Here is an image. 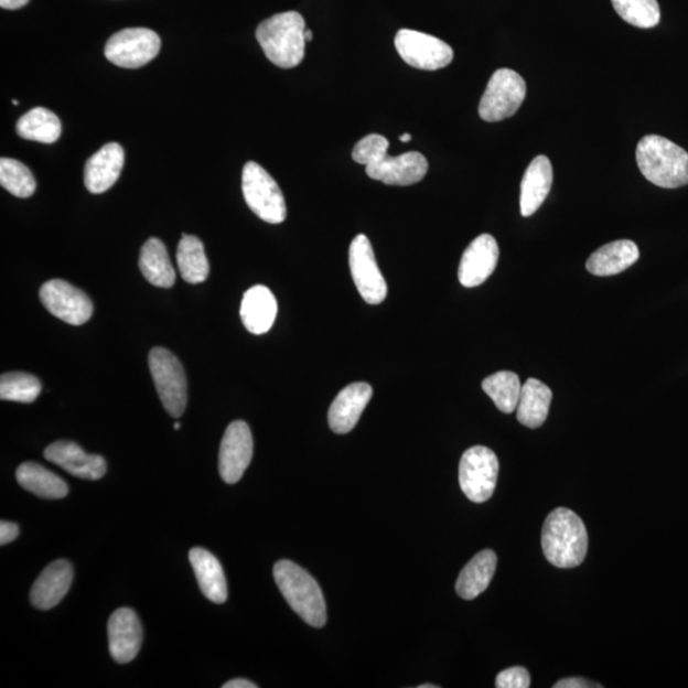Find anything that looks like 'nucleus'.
Returning a JSON list of instances; mask_svg holds the SVG:
<instances>
[{
	"label": "nucleus",
	"mask_w": 688,
	"mask_h": 688,
	"mask_svg": "<svg viewBox=\"0 0 688 688\" xmlns=\"http://www.w3.org/2000/svg\"><path fill=\"white\" fill-rule=\"evenodd\" d=\"M419 688H438L436 685H421Z\"/></svg>",
	"instance_id": "42"
},
{
	"label": "nucleus",
	"mask_w": 688,
	"mask_h": 688,
	"mask_svg": "<svg viewBox=\"0 0 688 688\" xmlns=\"http://www.w3.org/2000/svg\"><path fill=\"white\" fill-rule=\"evenodd\" d=\"M243 194L248 207L268 224H282L287 216L284 196L268 172L249 161L243 170Z\"/></svg>",
	"instance_id": "6"
},
{
	"label": "nucleus",
	"mask_w": 688,
	"mask_h": 688,
	"mask_svg": "<svg viewBox=\"0 0 688 688\" xmlns=\"http://www.w3.org/2000/svg\"><path fill=\"white\" fill-rule=\"evenodd\" d=\"M149 362L163 407L170 416L179 419L187 401V383L182 364L169 350L162 347L151 351Z\"/></svg>",
	"instance_id": "8"
},
{
	"label": "nucleus",
	"mask_w": 688,
	"mask_h": 688,
	"mask_svg": "<svg viewBox=\"0 0 688 688\" xmlns=\"http://www.w3.org/2000/svg\"><path fill=\"white\" fill-rule=\"evenodd\" d=\"M29 2L30 0H0V7H2L3 10L14 11L20 10V8L26 6Z\"/></svg>",
	"instance_id": "38"
},
{
	"label": "nucleus",
	"mask_w": 688,
	"mask_h": 688,
	"mask_svg": "<svg viewBox=\"0 0 688 688\" xmlns=\"http://www.w3.org/2000/svg\"><path fill=\"white\" fill-rule=\"evenodd\" d=\"M12 104L13 105H19L20 103L18 100H13Z\"/></svg>",
	"instance_id": "44"
},
{
	"label": "nucleus",
	"mask_w": 688,
	"mask_h": 688,
	"mask_svg": "<svg viewBox=\"0 0 688 688\" xmlns=\"http://www.w3.org/2000/svg\"><path fill=\"white\" fill-rule=\"evenodd\" d=\"M372 397L373 388L367 383L350 384L333 400L330 408L327 421L331 429L340 436L354 430Z\"/></svg>",
	"instance_id": "18"
},
{
	"label": "nucleus",
	"mask_w": 688,
	"mask_h": 688,
	"mask_svg": "<svg viewBox=\"0 0 688 688\" xmlns=\"http://www.w3.org/2000/svg\"><path fill=\"white\" fill-rule=\"evenodd\" d=\"M499 257L494 236L483 234L465 249L458 269L459 282L469 289L487 281L496 269Z\"/></svg>",
	"instance_id": "15"
},
{
	"label": "nucleus",
	"mask_w": 688,
	"mask_h": 688,
	"mask_svg": "<svg viewBox=\"0 0 688 688\" xmlns=\"http://www.w3.org/2000/svg\"><path fill=\"white\" fill-rule=\"evenodd\" d=\"M350 268L359 294L367 304L379 305L387 299L388 287L376 264L370 240L357 235L350 247Z\"/></svg>",
	"instance_id": "12"
},
{
	"label": "nucleus",
	"mask_w": 688,
	"mask_h": 688,
	"mask_svg": "<svg viewBox=\"0 0 688 688\" xmlns=\"http://www.w3.org/2000/svg\"><path fill=\"white\" fill-rule=\"evenodd\" d=\"M44 455L49 462L82 480H100L108 470L101 455L87 454L84 449L72 441L54 442L45 449Z\"/></svg>",
	"instance_id": "17"
},
{
	"label": "nucleus",
	"mask_w": 688,
	"mask_h": 688,
	"mask_svg": "<svg viewBox=\"0 0 688 688\" xmlns=\"http://www.w3.org/2000/svg\"><path fill=\"white\" fill-rule=\"evenodd\" d=\"M389 141L380 135L366 136L352 151V158L366 166L368 178L385 185L408 186L420 183L428 174V159L420 152L388 154Z\"/></svg>",
	"instance_id": "1"
},
{
	"label": "nucleus",
	"mask_w": 688,
	"mask_h": 688,
	"mask_svg": "<svg viewBox=\"0 0 688 688\" xmlns=\"http://www.w3.org/2000/svg\"><path fill=\"white\" fill-rule=\"evenodd\" d=\"M180 275L187 283L196 284L207 280L209 261L198 237L183 234L176 252Z\"/></svg>",
	"instance_id": "29"
},
{
	"label": "nucleus",
	"mask_w": 688,
	"mask_h": 688,
	"mask_svg": "<svg viewBox=\"0 0 688 688\" xmlns=\"http://www.w3.org/2000/svg\"><path fill=\"white\" fill-rule=\"evenodd\" d=\"M395 44L401 60L417 69L438 71L453 62L452 46L420 31L399 30Z\"/></svg>",
	"instance_id": "11"
},
{
	"label": "nucleus",
	"mask_w": 688,
	"mask_h": 688,
	"mask_svg": "<svg viewBox=\"0 0 688 688\" xmlns=\"http://www.w3.org/2000/svg\"><path fill=\"white\" fill-rule=\"evenodd\" d=\"M0 184L18 198H29L36 191V180L30 169L13 159L0 160Z\"/></svg>",
	"instance_id": "33"
},
{
	"label": "nucleus",
	"mask_w": 688,
	"mask_h": 688,
	"mask_svg": "<svg viewBox=\"0 0 688 688\" xmlns=\"http://www.w3.org/2000/svg\"><path fill=\"white\" fill-rule=\"evenodd\" d=\"M313 37H314L313 36V31L307 29V31H305L307 43H308V41L313 40Z\"/></svg>",
	"instance_id": "41"
},
{
	"label": "nucleus",
	"mask_w": 688,
	"mask_h": 688,
	"mask_svg": "<svg viewBox=\"0 0 688 688\" xmlns=\"http://www.w3.org/2000/svg\"><path fill=\"white\" fill-rule=\"evenodd\" d=\"M126 154L118 143H108L97 151L86 163L85 185L93 194L108 192L118 182Z\"/></svg>",
	"instance_id": "20"
},
{
	"label": "nucleus",
	"mask_w": 688,
	"mask_h": 688,
	"mask_svg": "<svg viewBox=\"0 0 688 688\" xmlns=\"http://www.w3.org/2000/svg\"><path fill=\"white\" fill-rule=\"evenodd\" d=\"M252 458V436L247 422L228 424L219 448L218 469L221 477L229 485L239 482Z\"/></svg>",
	"instance_id": "14"
},
{
	"label": "nucleus",
	"mask_w": 688,
	"mask_h": 688,
	"mask_svg": "<svg viewBox=\"0 0 688 688\" xmlns=\"http://www.w3.org/2000/svg\"><path fill=\"white\" fill-rule=\"evenodd\" d=\"M278 311L277 300L266 286H254L244 293L240 316L252 334H265L273 326Z\"/></svg>",
	"instance_id": "22"
},
{
	"label": "nucleus",
	"mask_w": 688,
	"mask_h": 688,
	"mask_svg": "<svg viewBox=\"0 0 688 688\" xmlns=\"http://www.w3.org/2000/svg\"><path fill=\"white\" fill-rule=\"evenodd\" d=\"M523 385L519 376L512 372H499L482 383L486 395L504 413H513L518 407Z\"/></svg>",
	"instance_id": "31"
},
{
	"label": "nucleus",
	"mask_w": 688,
	"mask_h": 688,
	"mask_svg": "<svg viewBox=\"0 0 688 688\" xmlns=\"http://www.w3.org/2000/svg\"><path fill=\"white\" fill-rule=\"evenodd\" d=\"M139 268L146 280L155 287L170 289L175 283L176 273L165 244L155 237L144 243L139 257Z\"/></svg>",
	"instance_id": "27"
},
{
	"label": "nucleus",
	"mask_w": 688,
	"mask_h": 688,
	"mask_svg": "<svg viewBox=\"0 0 688 688\" xmlns=\"http://www.w3.org/2000/svg\"><path fill=\"white\" fill-rule=\"evenodd\" d=\"M411 138H412L411 135L407 133V135L400 136L399 139H400V142L408 143V142H411Z\"/></svg>",
	"instance_id": "40"
},
{
	"label": "nucleus",
	"mask_w": 688,
	"mask_h": 688,
	"mask_svg": "<svg viewBox=\"0 0 688 688\" xmlns=\"http://www.w3.org/2000/svg\"><path fill=\"white\" fill-rule=\"evenodd\" d=\"M40 300L49 311L71 325H82L92 319L94 304L84 291L68 282L53 280L40 289Z\"/></svg>",
	"instance_id": "13"
},
{
	"label": "nucleus",
	"mask_w": 688,
	"mask_h": 688,
	"mask_svg": "<svg viewBox=\"0 0 688 688\" xmlns=\"http://www.w3.org/2000/svg\"><path fill=\"white\" fill-rule=\"evenodd\" d=\"M15 132L29 141L52 144L62 135V122L53 111L35 108L23 115L15 126Z\"/></svg>",
	"instance_id": "30"
},
{
	"label": "nucleus",
	"mask_w": 688,
	"mask_h": 688,
	"mask_svg": "<svg viewBox=\"0 0 688 688\" xmlns=\"http://www.w3.org/2000/svg\"><path fill=\"white\" fill-rule=\"evenodd\" d=\"M223 687L224 688H257L258 686L248 681V679L237 678V679H232V681H228Z\"/></svg>",
	"instance_id": "39"
},
{
	"label": "nucleus",
	"mask_w": 688,
	"mask_h": 688,
	"mask_svg": "<svg viewBox=\"0 0 688 688\" xmlns=\"http://www.w3.org/2000/svg\"><path fill=\"white\" fill-rule=\"evenodd\" d=\"M620 18L638 29H653L660 21L657 0H611Z\"/></svg>",
	"instance_id": "32"
},
{
	"label": "nucleus",
	"mask_w": 688,
	"mask_h": 688,
	"mask_svg": "<svg viewBox=\"0 0 688 688\" xmlns=\"http://www.w3.org/2000/svg\"><path fill=\"white\" fill-rule=\"evenodd\" d=\"M40 393L41 383L34 375L10 373L2 375V379H0V398L2 400L32 404L37 399Z\"/></svg>",
	"instance_id": "34"
},
{
	"label": "nucleus",
	"mask_w": 688,
	"mask_h": 688,
	"mask_svg": "<svg viewBox=\"0 0 688 688\" xmlns=\"http://www.w3.org/2000/svg\"><path fill=\"white\" fill-rule=\"evenodd\" d=\"M111 657L120 665L132 662L141 649L143 630L133 610L119 609L111 614L108 624Z\"/></svg>",
	"instance_id": "16"
},
{
	"label": "nucleus",
	"mask_w": 688,
	"mask_h": 688,
	"mask_svg": "<svg viewBox=\"0 0 688 688\" xmlns=\"http://www.w3.org/2000/svg\"><path fill=\"white\" fill-rule=\"evenodd\" d=\"M542 548L546 559L553 567H579L588 551V534L583 520L565 507L553 510L545 522Z\"/></svg>",
	"instance_id": "2"
},
{
	"label": "nucleus",
	"mask_w": 688,
	"mask_h": 688,
	"mask_svg": "<svg viewBox=\"0 0 688 688\" xmlns=\"http://www.w3.org/2000/svg\"><path fill=\"white\" fill-rule=\"evenodd\" d=\"M526 80L513 69H498L491 77L480 103V117L488 122L512 118L526 100Z\"/></svg>",
	"instance_id": "7"
},
{
	"label": "nucleus",
	"mask_w": 688,
	"mask_h": 688,
	"mask_svg": "<svg viewBox=\"0 0 688 688\" xmlns=\"http://www.w3.org/2000/svg\"><path fill=\"white\" fill-rule=\"evenodd\" d=\"M497 556L494 551L485 550L465 565L456 580V593L463 600L472 601L486 591L496 571Z\"/></svg>",
	"instance_id": "25"
},
{
	"label": "nucleus",
	"mask_w": 688,
	"mask_h": 688,
	"mask_svg": "<svg viewBox=\"0 0 688 688\" xmlns=\"http://www.w3.org/2000/svg\"><path fill=\"white\" fill-rule=\"evenodd\" d=\"M497 688H528L530 687L529 671L523 667L505 669L496 677Z\"/></svg>",
	"instance_id": "35"
},
{
	"label": "nucleus",
	"mask_w": 688,
	"mask_h": 688,
	"mask_svg": "<svg viewBox=\"0 0 688 688\" xmlns=\"http://www.w3.org/2000/svg\"><path fill=\"white\" fill-rule=\"evenodd\" d=\"M305 31V20L300 13H278L259 24L257 40L270 62L290 69L304 61Z\"/></svg>",
	"instance_id": "3"
},
{
	"label": "nucleus",
	"mask_w": 688,
	"mask_h": 688,
	"mask_svg": "<svg viewBox=\"0 0 688 688\" xmlns=\"http://www.w3.org/2000/svg\"><path fill=\"white\" fill-rule=\"evenodd\" d=\"M174 428H175V430H180V428H182V424H180L179 422H176V423L174 424Z\"/></svg>",
	"instance_id": "43"
},
{
	"label": "nucleus",
	"mask_w": 688,
	"mask_h": 688,
	"mask_svg": "<svg viewBox=\"0 0 688 688\" xmlns=\"http://www.w3.org/2000/svg\"><path fill=\"white\" fill-rule=\"evenodd\" d=\"M641 257L637 245L631 240L605 244L587 261V269L594 276L609 277L624 272Z\"/></svg>",
	"instance_id": "24"
},
{
	"label": "nucleus",
	"mask_w": 688,
	"mask_h": 688,
	"mask_svg": "<svg viewBox=\"0 0 688 688\" xmlns=\"http://www.w3.org/2000/svg\"><path fill=\"white\" fill-rule=\"evenodd\" d=\"M161 39L150 29H126L112 35L105 46L106 60L120 68L137 69L159 55Z\"/></svg>",
	"instance_id": "10"
},
{
	"label": "nucleus",
	"mask_w": 688,
	"mask_h": 688,
	"mask_svg": "<svg viewBox=\"0 0 688 688\" xmlns=\"http://www.w3.org/2000/svg\"><path fill=\"white\" fill-rule=\"evenodd\" d=\"M190 560L202 593L213 603H225L228 595L227 583L217 557L204 548L195 547L190 552Z\"/></svg>",
	"instance_id": "23"
},
{
	"label": "nucleus",
	"mask_w": 688,
	"mask_h": 688,
	"mask_svg": "<svg viewBox=\"0 0 688 688\" xmlns=\"http://www.w3.org/2000/svg\"><path fill=\"white\" fill-rule=\"evenodd\" d=\"M555 688H589V687H602L601 685H594L593 682L587 681L584 678L572 677L565 678L561 681L557 682Z\"/></svg>",
	"instance_id": "37"
},
{
	"label": "nucleus",
	"mask_w": 688,
	"mask_h": 688,
	"mask_svg": "<svg viewBox=\"0 0 688 688\" xmlns=\"http://www.w3.org/2000/svg\"><path fill=\"white\" fill-rule=\"evenodd\" d=\"M273 576L278 588L290 608L313 627H323L326 608L321 587L299 565L282 560L275 565Z\"/></svg>",
	"instance_id": "5"
},
{
	"label": "nucleus",
	"mask_w": 688,
	"mask_h": 688,
	"mask_svg": "<svg viewBox=\"0 0 688 688\" xmlns=\"http://www.w3.org/2000/svg\"><path fill=\"white\" fill-rule=\"evenodd\" d=\"M638 170L654 185L676 190L688 184V152L660 136H645L637 143Z\"/></svg>",
	"instance_id": "4"
},
{
	"label": "nucleus",
	"mask_w": 688,
	"mask_h": 688,
	"mask_svg": "<svg viewBox=\"0 0 688 688\" xmlns=\"http://www.w3.org/2000/svg\"><path fill=\"white\" fill-rule=\"evenodd\" d=\"M498 477V459L486 447H473L459 464V483L473 503H485L494 495Z\"/></svg>",
	"instance_id": "9"
},
{
	"label": "nucleus",
	"mask_w": 688,
	"mask_h": 688,
	"mask_svg": "<svg viewBox=\"0 0 688 688\" xmlns=\"http://www.w3.org/2000/svg\"><path fill=\"white\" fill-rule=\"evenodd\" d=\"M20 528L18 524L3 520L0 523V545L6 546L19 537Z\"/></svg>",
	"instance_id": "36"
},
{
	"label": "nucleus",
	"mask_w": 688,
	"mask_h": 688,
	"mask_svg": "<svg viewBox=\"0 0 688 688\" xmlns=\"http://www.w3.org/2000/svg\"><path fill=\"white\" fill-rule=\"evenodd\" d=\"M15 479L24 490L39 497L56 499L69 493L67 483L37 463L21 464L15 472Z\"/></svg>",
	"instance_id": "28"
},
{
	"label": "nucleus",
	"mask_w": 688,
	"mask_h": 688,
	"mask_svg": "<svg viewBox=\"0 0 688 688\" xmlns=\"http://www.w3.org/2000/svg\"><path fill=\"white\" fill-rule=\"evenodd\" d=\"M73 581V568L67 560L49 565L31 589L30 600L35 609L52 610L67 595Z\"/></svg>",
	"instance_id": "19"
},
{
	"label": "nucleus",
	"mask_w": 688,
	"mask_h": 688,
	"mask_svg": "<svg viewBox=\"0 0 688 688\" xmlns=\"http://www.w3.org/2000/svg\"><path fill=\"white\" fill-rule=\"evenodd\" d=\"M553 170L550 159L537 155L524 174L520 185V212L529 217L542 206L551 192Z\"/></svg>",
	"instance_id": "21"
},
{
	"label": "nucleus",
	"mask_w": 688,
	"mask_h": 688,
	"mask_svg": "<svg viewBox=\"0 0 688 688\" xmlns=\"http://www.w3.org/2000/svg\"><path fill=\"white\" fill-rule=\"evenodd\" d=\"M552 391L546 384L537 379H528L522 387L516 417L529 429L542 426L550 412Z\"/></svg>",
	"instance_id": "26"
}]
</instances>
